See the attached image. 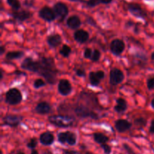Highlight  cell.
<instances>
[{"instance_id":"6da1fadb","label":"cell","mask_w":154,"mask_h":154,"mask_svg":"<svg viewBox=\"0 0 154 154\" xmlns=\"http://www.w3.org/2000/svg\"><path fill=\"white\" fill-rule=\"evenodd\" d=\"M38 62L40 63L38 74L43 76L49 84H54L56 82V72L55 63L53 59L43 57Z\"/></svg>"},{"instance_id":"7a4b0ae2","label":"cell","mask_w":154,"mask_h":154,"mask_svg":"<svg viewBox=\"0 0 154 154\" xmlns=\"http://www.w3.org/2000/svg\"><path fill=\"white\" fill-rule=\"evenodd\" d=\"M50 123L57 127L66 128L72 126L74 123V119L69 116L65 115H54L48 118Z\"/></svg>"},{"instance_id":"3957f363","label":"cell","mask_w":154,"mask_h":154,"mask_svg":"<svg viewBox=\"0 0 154 154\" xmlns=\"http://www.w3.org/2000/svg\"><path fill=\"white\" fill-rule=\"evenodd\" d=\"M22 99V94L17 89H11L5 94V102L10 105H17Z\"/></svg>"},{"instance_id":"277c9868","label":"cell","mask_w":154,"mask_h":154,"mask_svg":"<svg viewBox=\"0 0 154 154\" xmlns=\"http://www.w3.org/2000/svg\"><path fill=\"white\" fill-rule=\"evenodd\" d=\"M54 11L60 21H63L69 14L67 5L63 2H57L54 6Z\"/></svg>"},{"instance_id":"5b68a950","label":"cell","mask_w":154,"mask_h":154,"mask_svg":"<svg viewBox=\"0 0 154 154\" xmlns=\"http://www.w3.org/2000/svg\"><path fill=\"white\" fill-rule=\"evenodd\" d=\"M58 141L62 144L68 143L69 145H75L77 141L76 135L71 132H61L58 135Z\"/></svg>"},{"instance_id":"8992f818","label":"cell","mask_w":154,"mask_h":154,"mask_svg":"<svg viewBox=\"0 0 154 154\" xmlns=\"http://www.w3.org/2000/svg\"><path fill=\"white\" fill-rule=\"evenodd\" d=\"M21 67L26 70L31 71L33 72H37L38 73L40 70V63L39 62H35L32 58H26L22 63Z\"/></svg>"},{"instance_id":"52a82bcc","label":"cell","mask_w":154,"mask_h":154,"mask_svg":"<svg viewBox=\"0 0 154 154\" xmlns=\"http://www.w3.org/2000/svg\"><path fill=\"white\" fill-rule=\"evenodd\" d=\"M124 79L123 72L118 69H113L110 72V83L112 85H117L120 84Z\"/></svg>"},{"instance_id":"ba28073f","label":"cell","mask_w":154,"mask_h":154,"mask_svg":"<svg viewBox=\"0 0 154 154\" xmlns=\"http://www.w3.org/2000/svg\"><path fill=\"white\" fill-rule=\"evenodd\" d=\"M39 16L41 18H42L45 20L48 21V22H51V21L54 20L56 17L55 13H54V10L49 7H44L39 11Z\"/></svg>"},{"instance_id":"9c48e42d","label":"cell","mask_w":154,"mask_h":154,"mask_svg":"<svg viewBox=\"0 0 154 154\" xmlns=\"http://www.w3.org/2000/svg\"><path fill=\"white\" fill-rule=\"evenodd\" d=\"M125 49V44L120 39H114L111 44V51L114 55H120Z\"/></svg>"},{"instance_id":"30bf717a","label":"cell","mask_w":154,"mask_h":154,"mask_svg":"<svg viewBox=\"0 0 154 154\" xmlns=\"http://www.w3.org/2000/svg\"><path fill=\"white\" fill-rule=\"evenodd\" d=\"M59 93L63 96H68L72 93V85L68 80L63 79L59 82L58 84Z\"/></svg>"},{"instance_id":"8fae6325","label":"cell","mask_w":154,"mask_h":154,"mask_svg":"<svg viewBox=\"0 0 154 154\" xmlns=\"http://www.w3.org/2000/svg\"><path fill=\"white\" fill-rule=\"evenodd\" d=\"M75 113H76L77 116L80 117H91V118L94 119H96L98 117L96 114H95L93 111H90L88 108H87L84 106H82V105L78 106L75 108Z\"/></svg>"},{"instance_id":"7c38bea8","label":"cell","mask_w":154,"mask_h":154,"mask_svg":"<svg viewBox=\"0 0 154 154\" xmlns=\"http://www.w3.org/2000/svg\"><path fill=\"white\" fill-rule=\"evenodd\" d=\"M128 9L131 12V14H132L134 16L139 18H145L146 13L141 8V7L139 5L136 4V3H130L128 5Z\"/></svg>"},{"instance_id":"4fadbf2b","label":"cell","mask_w":154,"mask_h":154,"mask_svg":"<svg viewBox=\"0 0 154 154\" xmlns=\"http://www.w3.org/2000/svg\"><path fill=\"white\" fill-rule=\"evenodd\" d=\"M90 81L92 86H98L100 83L101 80L105 78V73L103 71H98L96 72H90Z\"/></svg>"},{"instance_id":"5bb4252c","label":"cell","mask_w":154,"mask_h":154,"mask_svg":"<svg viewBox=\"0 0 154 154\" xmlns=\"http://www.w3.org/2000/svg\"><path fill=\"white\" fill-rule=\"evenodd\" d=\"M115 127L119 132H124L132 127V123L126 120L120 119L115 123Z\"/></svg>"},{"instance_id":"9a60e30c","label":"cell","mask_w":154,"mask_h":154,"mask_svg":"<svg viewBox=\"0 0 154 154\" xmlns=\"http://www.w3.org/2000/svg\"><path fill=\"white\" fill-rule=\"evenodd\" d=\"M21 117L15 115H7L3 118L5 124L9 126H17L20 123Z\"/></svg>"},{"instance_id":"2e32d148","label":"cell","mask_w":154,"mask_h":154,"mask_svg":"<svg viewBox=\"0 0 154 154\" xmlns=\"http://www.w3.org/2000/svg\"><path fill=\"white\" fill-rule=\"evenodd\" d=\"M66 23H67V26L70 29H78L80 27L81 24V21L80 20L79 17L76 16V15H73V16H71L70 17L68 18Z\"/></svg>"},{"instance_id":"e0dca14e","label":"cell","mask_w":154,"mask_h":154,"mask_svg":"<svg viewBox=\"0 0 154 154\" xmlns=\"http://www.w3.org/2000/svg\"><path fill=\"white\" fill-rule=\"evenodd\" d=\"M75 39L76 42H79V43H84L87 42L89 39V33L87 31L83 29H79L75 33Z\"/></svg>"},{"instance_id":"ac0fdd59","label":"cell","mask_w":154,"mask_h":154,"mask_svg":"<svg viewBox=\"0 0 154 154\" xmlns=\"http://www.w3.org/2000/svg\"><path fill=\"white\" fill-rule=\"evenodd\" d=\"M48 44L52 48H57L62 43V38L60 35H51L47 39Z\"/></svg>"},{"instance_id":"d6986e66","label":"cell","mask_w":154,"mask_h":154,"mask_svg":"<svg viewBox=\"0 0 154 154\" xmlns=\"http://www.w3.org/2000/svg\"><path fill=\"white\" fill-rule=\"evenodd\" d=\"M54 141V137L51 132H44L40 136V142L44 145H51Z\"/></svg>"},{"instance_id":"ffe728a7","label":"cell","mask_w":154,"mask_h":154,"mask_svg":"<svg viewBox=\"0 0 154 154\" xmlns=\"http://www.w3.org/2000/svg\"><path fill=\"white\" fill-rule=\"evenodd\" d=\"M35 111L39 114H46L51 111V106L48 103L42 102L35 107Z\"/></svg>"},{"instance_id":"44dd1931","label":"cell","mask_w":154,"mask_h":154,"mask_svg":"<svg viewBox=\"0 0 154 154\" xmlns=\"http://www.w3.org/2000/svg\"><path fill=\"white\" fill-rule=\"evenodd\" d=\"M12 16L19 21H24L31 17V13L27 11H20L14 12Z\"/></svg>"},{"instance_id":"7402d4cb","label":"cell","mask_w":154,"mask_h":154,"mask_svg":"<svg viewBox=\"0 0 154 154\" xmlns=\"http://www.w3.org/2000/svg\"><path fill=\"white\" fill-rule=\"evenodd\" d=\"M126 109H127V103H126V100L123 99H121V98L117 99V105L114 107V110L118 113H123Z\"/></svg>"},{"instance_id":"603a6c76","label":"cell","mask_w":154,"mask_h":154,"mask_svg":"<svg viewBox=\"0 0 154 154\" xmlns=\"http://www.w3.org/2000/svg\"><path fill=\"white\" fill-rule=\"evenodd\" d=\"M23 54V52L22 51H12V52H8L6 54L5 58L8 60H16V59L21 58Z\"/></svg>"},{"instance_id":"cb8c5ba5","label":"cell","mask_w":154,"mask_h":154,"mask_svg":"<svg viewBox=\"0 0 154 154\" xmlns=\"http://www.w3.org/2000/svg\"><path fill=\"white\" fill-rule=\"evenodd\" d=\"M94 140L95 141H96L97 143L100 144H103L105 143H106L107 141L109 140L108 137H107L106 135H105L104 134L102 133H95L94 134Z\"/></svg>"},{"instance_id":"d4e9b609","label":"cell","mask_w":154,"mask_h":154,"mask_svg":"<svg viewBox=\"0 0 154 154\" xmlns=\"http://www.w3.org/2000/svg\"><path fill=\"white\" fill-rule=\"evenodd\" d=\"M71 52H72V50H71V48L66 45H63V48H62L60 51V54H61L62 56H63L64 57H69V56L70 55Z\"/></svg>"},{"instance_id":"484cf974","label":"cell","mask_w":154,"mask_h":154,"mask_svg":"<svg viewBox=\"0 0 154 154\" xmlns=\"http://www.w3.org/2000/svg\"><path fill=\"white\" fill-rule=\"evenodd\" d=\"M7 2L14 10H18L20 8L21 5L19 0H7Z\"/></svg>"},{"instance_id":"4316f807","label":"cell","mask_w":154,"mask_h":154,"mask_svg":"<svg viewBox=\"0 0 154 154\" xmlns=\"http://www.w3.org/2000/svg\"><path fill=\"white\" fill-rule=\"evenodd\" d=\"M101 57V54L98 50H94V51L93 52V55H92L91 60L93 62H96L99 60Z\"/></svg>"},{"instance_id":"83f0119b","label":"cell","mask_w":154,"mask_h":154,"mask_svg":"<svg viewBox=\"0 0 154 154\" xmlns=\"http://www.w3.org/2000/svg\"><path fill=\"white\" fill-rule=\"evenodd\" d=\"M45 85V83L42 79H37L35 80L34 82V87L36 89H38L40 88V87H44Z\"/></svg>"},{"instance_id":"f1b7e54d","label":"cell","mask_w":154,"mask_h":154,"mask_svg":"<svg viewBox=\"0 0 154 154\" xmlns=\"http://www.w3.org/2000/svg\"><path fill=\"white\" fill-rule=\"evenodd\" d=\"M135 123L138 126H145L147 124V120L144 118H138L135 120Z\"/></svg>"},{"instance_id":"f546056e","label":"cell","mask_w":154,"mask_h":154,"mask_svg":"<svg viewBox=\"0 0 154 154\" xmlns=\"http://www.w3.org/2000/svg\"><path fill=\"white\" fill-rule=\"evenodd\" d=\"M92 55H93V52H92V50L90 49V48H87V49L84 51V56L85 58L91 59Z\"/></svg>"},{"instance_id":"4dcf8cb0","label":"cell","mask_w":154,"mask_h":154,"mask_svg":"<svg viewBox=\"0 0 154 154\" xmlns=\"http://www.w3.org/2000/svg\"><path fill=\"white\" fill-rule=\"evenodd\" d=\"M37 145V141H36L35 138H32L31 139V141L28 143V147L29 148H31V149H34L35 147H36Z\"/></svg>"},{"instance_id":"1f68e13d","label":"cell","mask_w":154,"mask_h":154,"mask_svg":"<svg viewBox=\"0 0 154 154\" xmlns=\"http://www.w3.org/2000/svg\"><path fill=\"white\" fill-rule=\"evenodd\" d=\"M147 87H148L149 90H153V89H154V77L150 78L147 81Z\"/></svg>"},{"instance_id":"d6a6232c","label":"cell","mask_w":154,"mask_h":154,"mask_svg":"<svg viewBox=\"0 0 154 154\" xmlns=\"http://www.w3.org/2000/svg\"><path fill=\"white\" fill-rule=\"evenodd\" d=\"M102 149L104 150V151H105V153L106 154L111 153V147H110L108 144H102Z\"/></svg>"},{"instance_id":"836d02e7","label":"cell","mask_w":154,"mask_h":154,"mask_svg":"<svg viewBox=\"0 0 154 154\" xmlns=\"http://www.w3.org/2000/svg\"><path fill=\"white\" fill-rule=\"evenodd\" d=\"M76 75L79 77H84L86 74L84 70H82V69H78L76 71Z\"/></svg>"},{"instance_id":"e575fe53","label":"cell","mask_w":154,"mask_h":154,"mask_svg":"<svg viewBox=\"0 0 154 154\" xmlns=\"http://www.w3.org/2000/svg\"><path fill=\"white\" fill-rule=\"evenodd\" d=\"M150 132L152 134H154V120H152L151 122V125H150Z\"/></svg>"},{"instance_id":"d590c367","label":"cell","mask_w":154,"mask_h":154,"mask_svg":"<svg viewBox=\"0 0 154 154\" xmlns=\"http://www.w3.org/2000/svg\"><path fill=\"white\" fill-rule=\"evenodd\" d=\"M99 3H103V4H108V3L111 2L112 0H96Z\"/></svg>"},{"instance_id":"8d00e7d4","label":"cell","mask_w":154,"mask_h":154,"mask_svg":"<svg viewBox=\"0 0 154 154\" xmlns=\"http://www.w3.org/2000/svg\"><path fill=\"white\" fill-rule=\"evenodd\" d=\"M65 154H77V152L72 151V150H65Z\"/></svg>"},{"instance_id":"74e56055","label":"cell","mask_w":154,"mask_h":154,"mask_svg":"<svg viewBox=\"0 0 154 154\" xmlns=\"http://www.w3.org/2000/svg\"><path fill=\"white\" fill-rule=\"evenodd\" d=\"M0 48H1V51H0V54H1V55H2V54H4L5 49H4V47H2V46Z\"/></svg>"},{"instance_id":"f35d334b","label":"cell","mask_w":154,"mask_h":154,"mask_svg":"<svg viewBox=\"0 0 154 154\" xmlns=\"http://www.w3.org/2000/svg\"><path fill=\"white\" fill-rule=\"evenodd\" d=\"M31 154H38V153L36 150H32V152Z\"/></svg>"},{"instance_id":"ab89813d","label":"cell","mask_w":154,"mask_h":154,"mask_svg":"<svg viewBox=\"0 0 154 154\" xmlns=\"http://www.w3.org/2000/svg\"><path fill=\"white\" fill-rule=\"evenodd\" d=\"M151 106L154 108V99L152 100V102H151Z\"/></svg>"},{"instance_id":"60d3db41","label":"cell","mask_w":154,"mask_h":154,"mask_svg":"<svg viewBox=\"0 0 154 154\" xmlns=\"http://www.w3.org/2000/svg\"><path fill=\"white\" fill-rule=\"evenodd\" d=\"M151 59H152V60H153V61H154V52L153 53V54H152V55H151Z\"/></svg>"},{"instance_id":"b9f144b4","label":"cell","mask_w":154,"mask_h":154,"mask_svg":"<svg viewBox=\"0 0 154 154\" xmlns=\"http://www.w3.org/2000/svg\"><path fill=\"white\" fill-rule=\"evenodd\" d=\"M70 1H73V2H77V1H81V0H70Z\"/></svg>"},{"instance_id":"7bdbcfd3","label":"cell","mask_w":154,"mask_h":154,"mask_svg":"<svg viewBox=\"0 0 154 154\" xmlns=\"http://www.w3.org/2000/svg\"><path fill=\"white\" fill-rule=\"evenodd\" d=\"M17 154H25V153H22V152H19V153H18Z\"/></svg>"}]
</instances>
